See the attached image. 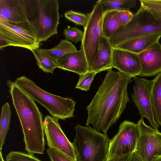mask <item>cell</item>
<instances>
[{"label": "cell", "instance_id": "obj_30", "mask_svg": "<svg viewBox=\"0 0 161 161\" xmlns=\"http://www.w3.org/2000/svg\"><path fill=\"white\" fill-rule=\"evenodd\" d=\"M47 152L51 161H73L62 153L53 148L48 147Z\"/></svg>", "mask_w": 161, "mask_h": 161}, {"label": "cell", "instance_id": "obj_23", "mask_svg": "<svg viewBox=\"0 0 161 161\" xmlns=\"http://www.w3.org/2000/svg\"><path fill=\"white\" fill-rule=\"evenodd\" d=\"M11 116V111L9 103L6 102L2 108L0 122V150L1 151L5 143L9 130Z\"/></svg>", "mask_w": 161, "mask_h": 161}, {"label": "cell", "instance_id": "obj_7", "mask_svg": "<svg viewBox=\"0 0 161 161\" xmlns=\"http://www.w3.org/2000/svg\"><path fill=\"white\" fill-rule=\"evenodd\" d=\"M36 15L32 22L40 42L58 33L59 4L57 0H35Z\"/></svg>", "mask_w": 161, "mask_h": 161}, {"label": "cell", "instance_id": "obj_3", "mask_svg": "<svg viewBox=\"0 0 161 161\" xmlns=\"http://www.w3.org/2000/svg\"><path fill=\"white\" fill-rule=\"evenodd\" d=\"M72 142L76 161H105L110 140L107 134H102L90 126L77 124Z\"/></svg>", "mask_w": 161, "mask_h": 161}, {"label": "cell", "instance_id": "obj_8", "mask_svg": "<svg viewBox=\"0 0 161 161\" xmlns=\"http://www.w3.org/2000/svg\"><path fill=\"white\" fill-rule=\"evenodd\" d=\"M88 19L84 28L80 49L85 55L89 70L94 60L102 35V22L104 13L100 5L96 3L92 11L87 14Z\"/></svg>", "mask_w": 161, "mask_h": 161}, {"label": "cell", "instance_id": "obj_15", "mask_svg": "<svg viewBox=\"0 0 161 161\" xmlns=\"http://www.w3.org/2000/svg\"><path fill=\"white\" fill-rule=\"evenodd\" d=\"M138 54L141 68L139 76H152L161 72V44L158 41Z\"/></svg>", "mask_w": 161, "mask_h": 161}, {"label": "cell", "instance_id": "obj_1", "mask_svg": "<svg viewBox=\"0 0 161 161\" xmlns=\"http://www.w3.org/2000/svg\"><path fill=\"white\" fill-rule=\"evenodd\" d=\"M130 76L112 69L107 73L91 103L86 108V125L104 134L117 121L130 101L127 92Z\"/></svg>", "mask_w": 161, "mask_h": 161}, {"label": "cell", "instance_id": "obj_33", "mask_svg": "<svg viewBox=\"0 0 161 161\" xmlns=\"http://www.w3.org/2000/svg\"><path fill=\"white\" fill-rule=\"evenodd\" d=\"M149 12L154 18L161 25V13L153 11Z\"/></svg>", "mask_w": 161, "mask_h": 161}, {"label": "cell", "instance_id": "obj_12", "mask_svg": "<svg viewBox=\"0 0 161 161\" xmlns=\"http://www.w3.org/2000/svg\"><path fill=\"white\" fill-rule=\"evenodd\" d=\"M58 119L48 115L43 121L44 133L49 148L62 153L73 161H76L72 143L68 140L62 130Z\"/></svg>", "mask_w": 161, "mask_h": 161}, {"label": "cell", "instance_id": "obj_20", "mask_svg": "<svg viewBox=\"0 0 161 161\" xmlns=\"http://www.w3.org/2000/svg\"><path fill=\"white\" fill-rule=\"evenodd\" d=\"M117 11H112L104 13L102 22L103 34L108 39L123 27L117 16Z\"/></svg>", "mask_w": 161, "mask_h": 161}, {"label": "cell", "instance_id": "obj_18", "mask_svg": "<svg viewBox=\"0 0 161 161\" xmlns=\"http://www.w3.org/2000/svg\"><path fill=\"white\" fill-rule=\"evenodd\" d=\"M161 37V34L140 37L125 41L114 48L139 54L158 41Z\"/></svg>", "mask_w": 161, "mask_h": 161}, {"label": "cell", "instance_id": "obj_2", "mask_svg": "<svg viewBox=\"0 0 161 161\" xmlns=\"http://www.w3.org/2000/svg\"><path fill=\"white\" fill-rule=\"evenodd\" d=\"M13 105L19 119L28 153L43 154L45 140L42 115L35 101L14 82L7 81Z\"/></svg>", "mask_w": 161, "mask_h": 161}, {"label": "cell", "instance_id": "obj_32", "mask_svg": "<svg viewBox=\"0 0 161 161\" xmlns=\"http://www.w3.org/2000/svg\"><path fill=\"white\" fill-rule=\"evenodd\" d=\"M134 153L116 156L109 158H106L105 161H132Z\"/></svg>", "mask_w": 161, "mask_h": 161}, {"label": "cell", "instance_id": "obj_5", "mask_svg": "<svg viewBox=\"0 0 161 161\" xmlns=\"http://www.w3.org/2000/svg\"><path fill=\"white\" fill-rule=\"evenodd\" d=\"M158 34H161V25L149 11L141 6L130 21L109 40L114 48L132 39Z\"/></svg>", "mask_w": 161, "mask_h": 161}, {"label": "cell", "instance_id": "obj_35", "mask_svg": "<svg viewBox=\"0 0 161 161\" xmlns=\"http://www.w3.org/2000/svg\"><path fill=\"white\" fill-rule=\"evenodd\" d=\"M152 161H161V156L155 157Z\"/></svg>", "mask_w": 161, "mask_h": 161}, {"label": "cell", "instance_id": "obj_31", "mask_svg": "<svg viewBox=\"0 0 161 161\" xmlns=\"http://www.w3.org/2000/svg\"><path fill=\"white\" fill-rule=\"evenodd\" d=\"M133 14L129 10L118 11L117 16L121 25L124 27L131 20Z\"/></svg>", "mask_w": 161, "mask_h": 161}, {"label": "cell", "instance_id": "obj_36", "mask_svg": "<svg viewBox=\"0 0 161 161\" xmlns=\"http://www.w3.org/2000/svg\"><path fill=\"white\" fill-rule=\"evenodd\" d=\"M0 161H5L3 157L1 151H0Z\"/></svg>", "mask_w": 161, "mask_h": 161}, {"label": "cell", "instance_id": "obj_10", "mask_svg": "<svg viewBox=\"0 0 161 161\" xmlns=\"http://www.w3.org/2000/svg\"><path fill=\"white\" fill-rule=\"evenodd\" d=\"M35 0H0V20L12 24L33 22Z\"/></svg>", "mask_w": 161, "mask_h": 161}, {"label": "cell", "instance_id": "obj_4", "mask_svg": "<svg viewBox=\"0 0 161 161\" xmlns=\"http://www.w3.org/2000/svg\"><path fill=\"white\" fill-rule=\"evenodd\" d=\"M14 82L35 101L44 107L53 117L64 120L74 117L76 103L71 98L50 93L25 76L17 78Z\"/></svg>", "mask_w": 161, "mask_h": 161}, {"label": "cell", "instance_id": "obj_21", "mask_svg": "<svg viewBox=\"0 0 161 161\" xmlns=\"http://www.w3.org/2000/svg\"><path fill=\"white\" fill-rule=\"evenodd\" d=\"M39 50L55 61L69 53L77 51L75 45L65 39L61 40L57 46L52 49L39 48Z\"/></svg>", "mask_w": 161, "mask_h": 161}, {"label": "cell", "instance_id": "obj_14", "mask_svg": "<svg viewBox=\"0 0 161 161\" xmlns=\"http://www.w3.org/2000/svg\"><path fill=\"white\" fill-rule=\"evenodd\" d=\"M113 67L132 78L139 75L141 68L138 54L128 51L113 48Z\"/></svg>", "mask_w": 161, "mask_h": 161}, {"label": "cell", "instance_id": "obj_22", "mask_svg": "<svg viewBox=\"0 0 161 161\" xmlns=\"http://www.w3.org/2000/svg\"><path fill=\"white\" fill-rule=\"evenodd\" d=\"M96 3L100 5L104 13L112 11H129L135 6L136 1L135 0H100Z\"/></svg>", "mask_w": 161, "mask_h": 161}, {"label": "cell", "instance_id": "obj_17", "mask_svg": "<svg viewBox=\"0 0 161 161\" xmlns=\"http://www.w3.org/2000/svg\"><path fill=\"white\" fill-rule=\"evenodd\" d=\"M57 68L78 74L89 71L88 63L83 51L80 50L69 53L55 61Z\"/></svg>", "mask_w": 161, "mask_h": 161}, {"label": "cell", "instance_id": "obj_26", "mask_svg": "<svg viewBox=\"0 0 161 161\" xmlns=\"http://www.w3.org/2000/svg\"><path fill=\"white\" fill-rule=\"evenodd\" d=\"M6 161H42L33 155L20 151H13L7 156Z\"/></svg>", "mask_w": 161, "mask_h": 161}, {"label": "cell", "instance_id": "obj_25", "mask_svg": "<svg viewBox=\"0 0 161 161\" xmlns=\"http://www.w3.org/2000/svg\"><path fill=\"white\" fill-rule=\"evenodd\" d=\"M97 74L96 72L88 71L85 74L80 75L78 81L75 88L86 91L89 90Z\"/></svg>", "mask_w": 161, "mask_h": 161}, {"label": "cell", "instance_id": "obj_29", "mask_svg": "<svg viewBox=\"0 0 161 161\" xmlns=\"http://www.w3.org/2000/svg\"><path fill=\"white\" fill-rule=\"evenodd\" d=\"M141 6L149 11L161 13V0H140Z\"/></svg>", "mask_w": 161, "mask_h": 161}, {"label": "cell", "instance_id": "obj_34", "mask_svg": "<svg viewBox=\"0 0 161 161\" xmlns=\"http://www.w3.org/2000/svg\"><path fill=\"white\" fill-rule=\"evenodd\" d=\"M132 161H143V160L136 151L133 154Z\"/></svg>", "mask_w": 161, "mask_h": 161}, {"label": "cell", "instance_id": "obj_19", "mask_svg": "<svg viewBox=\"0 0 161 161\" xmlns=\"http://www.w3.org/2000/svg\"><path fill=\"white\" fill-rule=\"evenodd\" d=\"M151 97L155 119L161 126V72L152 80Z\"/></svg>", "mask_w": 161, "mask_h": 161}, {"label": "cell", "instance_id": "obj_28", "mask_svg": "<svg viewBox=\"0 0 161 161\" xmlns=\"http://www.w3.org/2000/svg\"><path fill=\"white\" fill-rule=\"evenodd\" d=\"M64 34L65 39L76 43L82 41L83 32L76 27L68 26L64 30Z\"/></svg>", "mask_w": 161, "mask_h": 161}, {"label": "cell", "instance_id": "obj_11", "mask_svg": "<svg viewBox=\"0 0 161 161\" xmlns=\"http://www.w3.org/2000/svg\"><path fill=\"white\" fill-rule=\"evenodd\" d=\"M134 83L132 99L138 108L141 119L146 118L153 129L159 131V126L156 121L153 109L151 91L152 80L136 77H132Z\"/></svg>", "mask_w": 161, "mask_h": 161}, {"label": "cell", "instance_id": "obj_9", "mask_svg": "<svg viewBox=\"0 0 161 161\" xmlns=\"http://www.w3.org/2000/svg\"><path fill=\"white\" fill-rule=\"evenodd\" d=\"M139 137L137 124L124 121L120 124L118 132L110 140L107 158L135 152Z\"/></svg>", "mask_w": 161, "mask_h": 161}, {"label": "cell", "instance_id": "obj_27", "mask_svg": "<svg viewBox=\"0 0 161 161\" xmlns=\"http://www.w3.org/2000/svg\"><path fill=\"white\" fill-rule=\"evenodd\" d=\"M64 16L75 24L82 26L84 28L86 26L88 19L86 14L71 10L65 13Z\"/></svg>", "mask_w": 161, "mask_h": 161}, {"label": "cell", "instance_id": "obj_16", "mask_svg": "<svg viewBox=\"0 0 161 161\" xmlns=\"http://www.w3.org/2000/svg\"><path fill=\"white\" fill-rule=\"evenodd\" d=\"M113 49L109 39L102 34L94 60L89 71L98 73L112 69Z\"/></svg>", "mask_w": 161, "mask_h": 161}, {"label": "cell", "instance_id": "obj_24", "mask_svg": "<svg viewBox=\"0 0 161 161\" xmlns=\"http://www.w3.org/2000/svg\"><path fill=\"white\" fill-rule=\"evenodd\" d=\"M31 52L38 67L45 72L53 74L54 69L57 68L55 61L40 51L39 48Z\"/></svg>", "mask_w": 161, "mask_h": 161}, {"label": "cell", "instance_id": "obj_6", "mask_svg": "<svg viewBox=\"0 0 161 161\" xmlns=\"http://www.w3.org/2000/svg\"><path fill=\"white\" fill-rule=\"evenodd\" d=\"M40 42L32 22L12 24L0 20V48L20 47L32 51L39 48Z\"/></svg>", "mask_w": 161, "mask_h": 161}, {"label": "cell", "instance_id": "obj_13", "mask_svg": "<svg viewBox=\"0 0 161 161\" xmlns=\"http://www.w3.org/2000/svg\"><path fill=\"white\" fill-rule=\"evenodd\" d=\"M140 137L136 152L143 161H152L161 156V133L146 125L141 119L137 123Z\"/></svg>", "mask_w": 161, "mask_h": 161}]
</instances>
